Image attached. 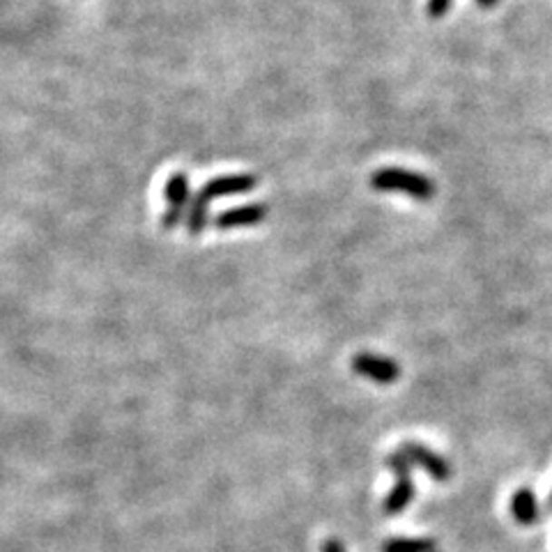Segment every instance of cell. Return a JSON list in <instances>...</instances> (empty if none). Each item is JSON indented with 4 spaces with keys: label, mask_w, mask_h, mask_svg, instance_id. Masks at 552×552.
<instances>
[{
    "label": "cell",
    "mask_w": 552,
    "mask_h": 552,
    "mask_svg": "<svg viewBox=\"0 0 552 552\" xmlns=\"http://www.w3.org/2000/svg\"><path fill=\"white\" fill-rule=\"evenodd\" d=\"M370 184L378 192H400L417 198V201H430L435 196L433 180L419 175V172L403 171V168H382V171L373 172Z\"/></svg>",
    "instance_id": "1"
},
{
    "label": "cell",
    "mask_w": 552,
    "mask_h": 552,
    "mask_svg": "<svg viewBox=\"0 0 552 552\" xmlns=\"http://www.w3.org/2000/svg\"><path fill=\"white\" fill-rule=\"evenodd\" d=\"M387 468L396 474V486L391 488V493L385 498V504H382V511L387 516H399L403 513L405 508L412 504L414 499V481H412V465L405 460V456L400 451L391 454L387 458Z\"/></svg>",
    "instance_id": "2"
},
{
    "label": "cell",
    "mask_w": 552,
    "mask_h": 552,
    "mask_svg": "<svg viewBox=\"0 0 552 552\" xmlns=\"http://www.w3.org/2000/svg\"><path fill=\"white\" fill-rule=\"evenodd\" d=\"M400 454L405 456V460H408L409 465H417V468L426 469L433 481L447 483L448 478H451V465H448V460L444 458V456L435 454L433 448L424 447V444L409 439V442H403Z\"/></svg>",
    "instance_id": "3"
},
{
    "label": "cell",
    "mask_w": 552,
    "mask_h": 552,
    "mask_svg": "<svg viewBox=\"0 0 552 552\" xmlns=\"http://www.w3.org/2000/svg\"><path fill=\"white\" fill-rule=\"evenodd\" d=\"M352 370L378 385H391L400 378V366L394 360L373 352H360L352 357Z\"/></svg>",
    "instance_id": "4"
},
{
    "label": "cell",
    "mask_w": 552,
    "mask_h": 552,
    "mask_svg": "<svg viewBox=\"0 0 552 552\" xmlns=\"http://www.w3.org/2000/svg\"><path fill=\"white\" fill-rule=\"evenodd\" d=\"M166 212L162 214L163 231H172L184 219V210L189 207V178L184 172H175L166 182Z\"/></svg>",
    "instance_id": "5"
},
{
    "label": "cell",
    "mask_w": 552,
    "mask_h": 552,
    "mask_svg": "<svg viewBox=\"0 0 552 552\" xmlns=\"http://www.w3.org/2000/svg\"><path fill=\"white\" fill-rule=\"evenodd\" d=\"M508 511H511L513 520L523 527H532L541 520V507H538V499L534 495L532 488L523 486L511 495V502H508Z\"/></svg>",
    "instance_id": "6"
},
{
    "label": "cell",
    "mask_w": 552,
    "mask_h": 552,
    "mask_svg": "<svg viewBox=\"0 0 552 552\" xmlns=\"http://www.w3.org/2000/svg\"><path fill=\"white\" fill-rule=\"evenodd\" d=\"M267 212H270V210H267V205H262V202L232 207V210H226V212H222L217 219H214V226L222 228V231H228V228L256 226V223H261L262 219L267 217Z\"/></svg>",
    "instance_id": "7"
},
{
    "label": "cell",
    "mask_w": 552,
    "mask_h": 552,
    "mask_svg": "<svg viewBox=\"0 0 552 552\" xmlns=\"http://www.w3.org/2000/svg\"><path fill=\"white\" fill-rule=\"evenodd\" d=\"M253 187H256V178H253V175H226V178L210 180V182L201 189V193L207 201H212V198L247 193L251 192Z\"/></svg>",
    "instance_id": "8"
},
{
    "label": "cell",
    "mask_w": 552,
    "mask_h": 552,
    "mask_svg": "<svg viewBox=\"0 0 552 552\" xmlns=\"http://www.w3.org/2000/svg\"><path fill=\"white\" fill-rule=\"evenodd\" d=\"M207 210H210V201H207V198L198 192L196 196H193V201L189 202V214H187V219H184L189 235H201V232L205 231Z\"/></svg>",
    "instance_id": "9"
},
{
    "label": "cell",
    "mask_w": 552,
    "mask_h": 552,
    "mask_svg": "<svg viewBox=\"0 0 552 552\" xmlns=\"http://www.w3.org/2000/svg\"><path fill=\"white\" fill-rule=\"evenodd\" d=\"M382 552H435L433 538H389L382 543Z\"/></svg>",
    "instance_id": "10"
},
{
    "label": "cell",
    "mask_w": 552,
    "mask_h": 552,
    "mask_svg": "<svg viewBox=\"0 0 552 552\" xmlns=\"http://www.w3.org/2000/svg\"><path fill=\"white\" fill-rule=\"evenodd\" d=\"M451 7V0H429V15L433 19H442Z\"/></svg>",
    "instance_id": "11"
},
{
    "label": "cell",
    "mask_w": 552,
    "mask_h": 552,
    "mask_svg": "<svg viewBox=\"0 0 552 552\" xmlns=\"http://www.w3.org/2000/svg\"><path fill=\"white\" fill-rule=\"evenodd\" d=\"M322 552H345L343 543L336 541V538H327L325 543H322Z\"/></svg>",
    "instance_id": "12"
},
{
    "label": "cell",
    "mask_w": 552,
    "mask_h": 552,
    "mask_svg": "<svg viewBox=\"0 0 552 552\" xmlns=\"http://www.w3.org/2000/svg\"><path fill=\"white\" fill-rule=\"evenodd\" d=\"M499 0H477V5L478 7H486V10H490V7L498 5Z\"/></svg>",
    "instance_id": "13"
},
{
    "label": "cell",
    "mask_w": 552,
    "mask_h": 552,
    "mask_svg": "<svg viewBox=\"0 0 552 552\" xmlns=\"http://www.w3.org/2000/svg\"><path fill=\"white\" fill-rule=\"evenodd\" d=\"M546 513H552V490H550V495H547V499H546Z\"/></svg>",
    "instance_id": "14"
}]
</instances>
